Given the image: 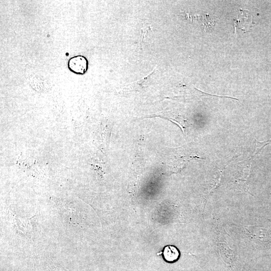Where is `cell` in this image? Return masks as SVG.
<instances>
[{
    "instance_id": "7a4b0ae2",
    "label": "cell",
    "mask_w": 271,
    "mask_h": 271,
    "mask_svg": "<svg viewBox=\"0 0 271 271\" xmlns=\"http://www.w3.org/2000/svg\"><path fill=\"white\" fill-rule=\"evenodd\" d=\"M163 257L166 261L173 263L178 260L180 253L177 248L173 246H167L164 248Z\"/></svg>"
},
{
    "instance_id": "3957f363",
    "label": "cell",
    "mask_w": 271,
    "mask_h": 271,
    "mask_svg": "<svg viewBox=\"0 0 271 271\" xmlns=\"http://www.w3.org/2000/svg\"><path fill=\"white\" fill-rule=\"evenodd\" d=\"M52 271H67L62 267L59 266H53L52 267Z\"/></svg>"
},
{
    "instance_id": "6da1fadb",
    "label": "cell",
    "mask_w": 271,
    "mask_h": 271,
    "mask_svg": "<svg viewBox=\"0 0 271 271\" xmlns=\"http://www.w3.org/2000/svg\"><path fill=\"white\" fill-rule=\"evenodd\" d=\"M88 60L83 56L77 55L72 57L68 62V68L76 74H84L88 69Z\"/></svg>"
}]
</instances>
